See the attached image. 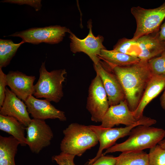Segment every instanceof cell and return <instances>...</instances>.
Listing matches in <instances>:
<instances>
[{
	"label": "cell",
	"instance_id": "1",
	"mask_svg": "<svg viewBox=\"0 0 165 165\" xmlns=\"http://www.w3.org/2000/svg\"><path fill=\"white\" fill-rule=\"evenodd\" d=\"M148 61L140 60L134 64L115 67L111 69L120 83L128 107L133 112L137 108L153 75Z\"/></svg>",
	"mask_w": 165,
	"mask_h": 165
},
{
	"label": "cell",
	"instance_id": "2",
	"mask_svg": "<svg viewBox=\"0 0 165 165\" xmlns=\"http://www.w3.org/2000/svg\"><path fill=\"white\" fill-rule=\"evenodd\" d=\"M159 31L136 39L125 38L120 39L113 50L139 59L148 61L160 55L165 50L164 42L159 38Z\"/></svg>",
	"mask_w": 165,
	"mask_h": 165
},
{
	"label": "cell",
	"instance_id": "3",
	"mask_svg": "<svg viewBox=\"0 0 165 165\" xmlns=\"http://www.w3.org/2000/svg\"><path fill=\"white\" fill-rule=\"evenodd\" d=\"M129 135L125 141L108 148L104 153L141 151L150 149L163 139L165 136V130L151 126L139 125L134 128Z\"/></svg>",
	"mask_w": 165,
	"mask_h": 165
},
{
	"label": "cell",
	"instance_id": "4",
	"mask_svg": "<svg viewBox=\"0 0 165 165\" xmlns=\"http://www.w3.org/2000/svg\"><path fill=\"white\" fill-rule=\"evenodd\" d=\"M64 137L60 143L61 152L81 156L86 150L98 143L97 137L89 126L73 123L63 131Z\"/></svg>",
	"mask_w": 165,
	"mask_h": 165
},
{
	"label": "cell",
	"instance_id": "5",
	"mask_svg": "<svg viewBox=\"0 0 165 165\" xmlns=\"http://www.w3.org/2000/svg\"><path fill=\"white\" fill-rule=\"evenodd\" d=\"M39 76L34 85V96L36 98H44L50 101L59 102L64 96L63 83L67 72L65 69L48 71L45 61L40 68Z\"/></svg>",
	"mask_w": 165,
	"mask_h": 165
},
{
	"label": "cell",
	"instance_id": "6",
	"mask_svg": "<svg viewBox=\"0 0 165 165\" xmlns=\"http://www.w3.org/2000/svg\"><path fill=\"white\" fill-rule=\"evenodd\" d=\"M130 12L136 23V29L132 38L136 39L159 30L161 23L165 18V1L159 7L153 9L133 6Z\"/></svg>",
	"mask_w": 165,
	"mask_h": 165
},
{
	"label": "cell",
	"instance_id": "7",
	"mask_svg": "<svg viewBox=\"0 0 165 165\" xmlns=\"http://www.w3.org/2000/svg\"><path fill=\"white\" fill-rule=\"evenodd\" d=\"M101 122V124L100 125L101 127L108 128L120 124L126 126L139 125L151 126L155 124L156 121L145 116L139 119H136L125 100L117 105L110 106Z\"/></svg>",
	"mask_w": 165,
	"mask_h": 165
},
{
	"label": "cell",
	"instance_id": "8",
	"mask_svg": "<svg viewBox=\"0 0 165 165\" xmlns=\"http://www.w3.org/2000/svg\"><path fill=\"white\" fill-rule=\"evenodd\" d=\"M70 30L65 27L54 25L43 28H35L16 32L9 36L19 37L24 43L34 44L41 43H58L62 41L66 33Z\"/></svg>",
	"mask_w": 165,
	"mask_h": 165
},
{
	"label": "cell",
	"instance_id": "9",
	"mask_svg": "<svg viewBox=\"0 0 165 165\" xmlns=\"http://www.w3.org/2000/svg\"><path fill=\"white\" fill-rule=\"evenodd\" d=\"M109 105L107 94L99 76H96L89 86L86 108L91 115V120L101 122Z\"/></svg>",
	"mask_w": 165,
	"mask_h": 165
},
{
	"label": "cell",
	"instance_id": "10",
	"mask_svg": "<svg viewBox=\"0 0 165 165\" xmlns=\"http://www.w3.org/2000/svg\"><path fill=\"white\" fill-rule=\"evenodd\" d=\"M87 26L89 29V33L83 39L79 38L70 31H69L71 42L70 50L74 53L81 52L86 53L93 61L94 64H96L100 61L99 57L101 50L106 49L103 44L104 38L101 35L97 36L94 35L91 20L88 22Z\"/></svg>",
	"mask_w": 165,
	"mask_h": 165
},
{
	"label": "cell",
	"instance_id": "11",
	"mask_svg": "<svg viewBox=\"0 0 165 165\" xmlns=\"http://www.w3.org/2000/svg\"><path fill=\"white\" fill-rule=\"evenodd\" d=\"M25 129L27 144L32 152L38 154L50 145L53 134L45 120L33 118Z\"/></svg>",
	"mask_w": 165,
	"mask_h": 165
},
{
	"label": "cell",
	"instance_id": "12",
	"mask_svg": "<svg viewBox=\"0 0 165 165\" xmlns=\"http://www.w3.org/2000/svg\"><path fill=\"white\" fill-rule=\"evenodd\" d=\"M136 125L126 126L124 127L104 128L99 126L89 125L90 128L96 135L100 146L96 155L89 160L88 165L94 163L102 155V152L114 145L119 139L129 135L131 130Z\"/></svg>",
	"mask_w": 165,
	"mask_h": 165
},
{
	"label": "cell",
	"instance_id": "13",
	"mask_svg": "<svg viewBox=\"0 0 165 165\" xmlns=\"http://www.w3.org/2000/svg\"><path fill=\"white\" fill-rule=\"evenodd\" d=\"M94 66L96 74L101 80L109 106L117 105L126 100L124 91L116 76L107 70L101 60L97 64H94Z\"/></svg>",
	"mask_w": 165,
	"mask_h": 165
},
{
	"label": "cell",
	"instance_id": "14",
	"mask_svg": "<svg viewBox=\"0 0 165 165\" xmlns=\"http://www.w3.org/2000/svg\"><path fill=\"white\" fill-rule=\"evenodd\" d=\"M24 103L28 113L34 119L43 120L57 119L62 121L66 120L64 112L56 108L48 100L38 99L31 95Z\"/></svg>",
	"mask_w": 165,
	"mask_h": 165
},
{
	"label": "cell",
	"instance_id": "15",
	"mask_svg": "<svg viewBox=\"0 0 165 165\" xmlns=\"http://www.w3.org/2000/svg\"><path fill=\"white\" fill-rule=\"evenodd\" d=\"M0 115L14 117L25 127L31 120L25 103L7 87L4 101L0 108Z\"/></svg>",
	"mask_w": 165,
	"mask_h": 165
},
{
	"label": "cell",
	"instance_id": "16",
	"mask_svg": "<svg viewBox=\"0 0 165 165\" xmlns=\"http://www.w3.org/2000/svg\"><path fill=\"white\" fill-rule=\"evenodd\" d=\"M7 75L8 86L20 99L25 102L34 92V76L28 75L20 71H10Z\"/></svg>",
	"mask_w": 165,
	"mask_h": 165
},
{
	"label": "cell",
	"instance_id": "17",
	"mask_svg": "<svg viewBox=\"0 0 165 165\" xmlns=\"http://www.w3.org/2000/svg\"><path fill=\"white\" fill-rule=\"evenodd\" d=\"M165 88V75H153L148 82L139 105L133 112L134 117L139 119L143 116L146 106Z\"/></svg>",
	"mask_w": 165,
	"mask_h": 165
},
{
	"label": "cell",
	"instance_id": "18",
	"mask_svg": "<svg viewBox=\"0 0 165 165\" xmlns=\"http://www.w3.org/2000/svg\"><path fill=\"white\" fill-rule=\"evenodd\" d=\"M25 127L14 117L0 115V130L11 135L25 146L27 145Z\"/></svg>",
	"mask_w": 165,
	"mask_h": 165
},
{
	"label": "cell",
	"instance_id": "19",
	"mask_svg": "<svg viewBox=\"0 0 165 165\" xmlns=\"http://www.w3.org/2000/svg\"><path fill=\"white\" fill-rule=\"evenodd\" d=\"M108 65L109 68L117 66H122L137 63L140 61L138 58L114 50L106 49L101 50L99 57Z\"/></svg>",
	"mask_w": 165,
	"mask_h": 165
},
{
	"label": "cell",
	"instance_id": "20",
	"mask_svg": "<svg viewBox=\"0 0 165 165\" xmlns=\"http://www.w3.org/2000/svg\"><path fill=\"white\" fill-rule=\"evenodd\" d=\"M20 142L13 136H0V165H16L15 157Z\"/></svg>",
	"mask_w": 165,
	"mask_h": 165
},
{
	"label": "cell",
	"instance_id": "21",
	"mask_svg": "<svg viewBox=\"0 0 165 165\" xmlns=\"http://www.w3.org/2000/svg\"><path fill=\"white\" fill-rule=\"evenodd\" d=\"M148 154L143 151L122 152L116 157L115 165H148Z\"/></svg>",
	"mask_w": 165,
	"mask_h": 165
},
{
	"label": "cell",
	"instance_id": "22",
	"mask_svg": "<svg viewBox=\"0 0 165 165\" xmlns=\"http://www.w3.org/2000/svg\"><path fill=\"white\" fill-rule=\"evenodd\" d=\"M22 41L15 43L11 40L0 39V68L5 67L10 63L20 45Z\"/></svg>",
	"mask_w": 165,
	"mask_h": 165
},
{
	"label": "cell",
	"instance_id": "23",
	"mask_svg": "<svg viewBox=\"0 0 165 165\" xmlns=\"http://www.w3.org/2000/svg\"><path fill=\"white\" fill-rule=\"evenodd\" d=\"M148 165H165V149L158 144L150 148Z\"/></svg>",
	"mask_w": 165,
	"mask_h": 165
},
{
	"label": "cell",
	"instance_id": "24",
	"mask_svg": "<svg viewBox=\"0 0 165 165\" xmlns=\"http://www.w3.org/2000/svg\"><path fill=\"white\" fill-rule=\"evenodd\" d=\"M148 62L153 75H165V50L159 56L150 59Z\"/></svg>",
	"mask_w": 165,
	"mask_h": 165
},
{
	"label": "cell",
	"instance_id": "25",
	"mask_svg": "<svg viewBox=\"0 0 165 165\" xmlns=\"http://www.w3.org/2000/svg\"><path fill=\"white\" fill-rule=\"evenodd\" d=\"M75 156L61 152L58 155L53 156L52 160L59 165H75L74 160Z\"/></svg>",
	"mask_w": 165,
	"mask_h": 165
},
{
	"label": "cell",
	"instance_id": "26",
	"mask_svg": "<svg viewBox=\"0 0 165 165\" xmlns=\"http://www.w3.org/2000/svg\"><path fill=\"white\" fill-rule=\"evenodd\" d=\"M2 2L20 5H27L34 8L36 11L40 10L42 6L41 1L40 0H5L2 1Z\"/></svg>",
	"mask_w": 165,
	"mask_h": 165
},
{
	"label": "cell",
	"instance_id": "27",
	"mask_svg": "<svg viewBox=\"0 0 165 165\" xmlns=\"http://www.w3.org/2000/svg\"><path fill=\"white\" fill-rule=\"evenodd\" d=\"M8 85L7 75L0 68V108L2 105L6 96V86Z\"/></svg>",
	"mask_w": 165,
	"mask_h": 165
},
{
	"label": "cell",
	"instance_id": "28",
	"mask_svg": "<svg viewBox=\"0 0 165 165\" xmlns=\"http://www.w3.org/2000/svg\"><path fill=\"white\" fill-rule=\"evenodd\" d=\"M116 160V157L102 155L90 165H115Z\"/></svg>",
	"mask_w": 165,
	"mask_h": 165
},
{
	"label": "cell",
	"instance_id": "29",
	"mask_svg": "<svg viewBox=\"0 0 165 165\" xmlns=\"http://www.w3.org/2000/svg\"><path fill=\"white\" fill-rule=\"evenodd\" d=\"M159 36L161 41L165 42V22L160 27L159 31Z\"/></svg>",
	"mask_w": 165,
	"mask_h": 165
},
{
	"label": "cell",
	"instance_id": "30",
	"mask_svg": "<svg viewBox=\"0 0 165 165\" xmlns=\"http://www.w3.org/2000/svg\"><path fill=\"white\" fill-rule=\"evenodd\" d=\"M160 101L162 108L165 110V88L164 92L160 97Z\"/></svg>",
	"mask_w": 165,
	"mask_h": 165
},
{
	"label": "cell",
	"instance_id": "31",
	"mask_svg": "<svg viewBox=\"0 0 165 165\" xmlns=\"http://www.w3.org/2000/svg\"><path fill=\"white\" fill-rule=\"evenodd\" d=\"M158 144L163 148L165 149V139H163L159 142Z\"/></svg>",
	"mask_w": 165,
	"mask_h": 165
},
{
	"label": "cell",
	"instance_id": "32",
	"mask_svg": "<svg viewBox=\"0 0 165 165\" xmlns=\"http://www.w3.org/2000/svg\"><path fill=\"white\" fill-rule=\"evenodd\" d=\"M165 46V42H164Z\"/></svg>",
	"mask_w": 165,
	"mask_h": 165
}]
</instances>
